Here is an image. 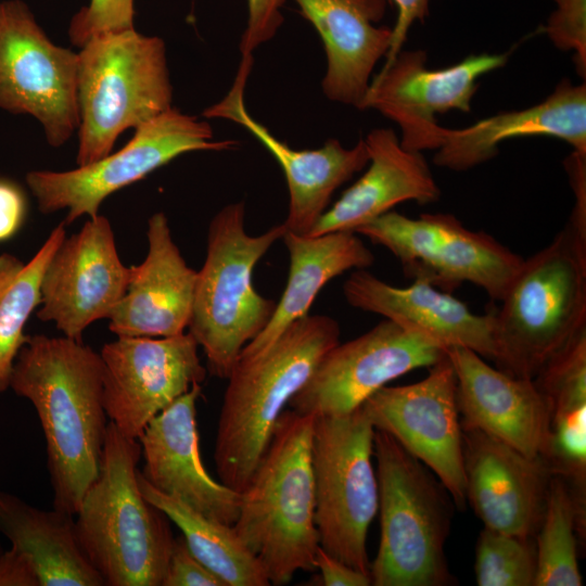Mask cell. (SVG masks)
Returning <instances> with one entry per match:
<instances>
[{"label": "cell", "mask_w": 586, "mask_h": 586, "mask_svg": "<svg viewBox=\"0 0 586 586\" xmlns=\"http://www.w3.org/2000/svg\"><path fill=\"white\" fill-rule=\"evenodd\" d=\"M387 249L412 280L451 293L464 282L501 301L524 258L483 231H473L451 214L410 218L390 211L355 231Z\"/></svg>", "instance_id": "cell-10"}, {"label": "cell", "mask_w": 586, "mask_h": 586, "mask_svg": "<svg viewBox=\"0 0 586 586\" xmlns=\"http://www.w3.org/2000/svg\"><path fill=\"white\" fill-rule=\"evenodd\" d=\"M364 140L369 153L368 169L327 208L308 235L355 232L402 202L429 204L441 198L422 153L403 148L393 129H373Z\"/></svg>", "instance_id": "cell-26"}, {"label": "cell", "mask_w": 586, "mask_h": 586, "mask_svg": "<svg viewBox=\"0 0 586 586\" xmlns=\"http://www.w3.org/2000/svg\"><path fill=\"white\" fill-rule=\"evenodd\" d=\"M73 517L0 491V534L33 562L41 586H105L81 550Z\"/></svg>", "instance_id": "cell-28"}, {"label": "cell", "mask_w": 586, "mask_h": 586, "mask_svg": "<svg viewBox=\"0 0 586 586\" xmlns=\"http://www.w3.org/2000/svg\"><path fill=\"white\" fill-rule=\"evenodd\" d=\"M27 215V200L14 181L0 178V242L12 239L22 228Z\"/></svg>", "instance_id": "cell-37"}, {"label": "cell", "mask_w": 586, "mask_h": 586, "mask_svg": "<svg viewBox=\"0 0 586 586\" xmlns=\"http://www.w3.org/2000/svg\"><path fill=\"white\" fill-rule=\"evenodd\" d=\"M207 122L173 107L136 128L117 152L65 171L31 170L25 181L43 214L67 209L64 224L99 214L112 193L146 177L177 156L201 150L232 149L233 140L214 141Z\"/></svg>", "instance_id": "cell-11"}, {"label": "cell", "mask_w": 586, "mask_h": 586, "mask_svg": "<svg viewBox=\"0 0 586 586\" xmlns=\"http://www.w3.org/2000/svg\"><path fill=\"white\" fill-rule=\"evenodd\" d=\"M140 458L139 441L109 421L98 477L75 514L81 550L106 586H162L175 539L141 492Z\"/></svg>", "instance_id": "cell-3"}, {"label": "cell", "mask_w": 586, "mask_h": 586, "mask_svg": "<svg viewBox=\"0 0 586 586\" xmlns=\"http://www.w3.org/2000/svg\"><path fill=\"white\" fill-rule=\"evenodd\" d=\"M282 240L290 255L286 286L268 324L239 357L263 353L291 323L309 315L315 297L331 279L351 269H366L374 262L372 252L353 231L302 235L285 230Z\"/></svg>", "instance_id": "cell-27"}, {"label": "cell", "mask_w": 586, "mask_h": 586, "mask_svg": "<svg viewBox=\"0 0 586 586\" xmlns=\"http://www.w3.org/2000/svg\"><path fill=\"white\" fill-rule=\"evenodd\" d=\"M507 61L504 53L471 54L448 67L430 69L424 50H402L371 80L362 110H375L397 124L406 150H437L445 127L436 116L454 110L469 113L480 78Z\"/></svg>", "instance_id": "cell-14"}, {"label": "cell", "mask_w": 586, "mask_h": 586, "mask_svg": "<svg viewBox=\"0 0 586 586\" xmlns=\"http://www.w3.org/2000/svg\"><path fill=\"white\" fill-rule=\"evenodd\" d=\"M10 388L34 406L46 441L53 508L75 515L98 477L109 426L100 353L66 336H28Z\"/></svg>", "instance_id": "cell-1"}, {"label": "cell", "mask_w": 586, "mask_h": 586, "mask_svg": "<svg viewBox=\"0 0 586 586\" xmlns=\"http://www.w3.org/2000/svg\"><path fill=\"white\" fill-rule=\"evenodd\" d=\"M545 31L560 50L573 51L579 75L586 69V0H568L549 16Z\"/></svg>", "instance_id": "cell-34"}, {"label": "cell", "mask_w": 586, "mask_h": 586, "mask_svg": "<svg viewBox=\"0 0 586 586\" xmlns=\"http://www.w3.org/2000/svg\"><path fill=\"white\" fill-rule=\"evenodd\" d=\"M2 551H3V549H2L1 544H0V555H1Z\"/></svg>", "instance_id": "cell-43"}, {"label": "cell", "mask_w": 586, "mask_h": 586, "mask_svg": "<svg viewBox=\"0 0 586 586\" xmlns=\"http://www.w3.org/2000/svg\"><path fill=\"white\" fill-rule=\"evenodd\" d=\"M374 432L359 407L346 415L315 416L311 438L319 546L366 574L370 569L367 533L379 507Z\"/></svg>", "instance_id": "cell-9"}, {"label": "cell", "mask_w": 586, "mask_h": 586, "mask_svg": "<svg viewBox=\"0 0 586 586\" xmlns=\"http://www.w3.org/2000/svg\"><path fill=\"white\" fill-rule=\"evenodd\" d=\"M462 438L466 499L484 527L535 537L552 476L545 460L479 430Z\"/></svg>", "instance_id": "cell-19"}, {"label": "cell", "mask_w": 586, "mask_h": 586, "mask_svg": "<svg viewBox=\"0 0 586 586\" xmlns=\"http://www.w3.org/2000/svg\"><path fill=\"white\" fill-rule=\"evenodd\" d=\"M146 237V257L130 267L127 290L109 318L117 336H175L191 319L198 271L183 259L164 213L149 218Z\"/></svg>", "instance_id": "cell-23"}, {"label": "cell", "mask_w": 586, "mask_h": 586, "mask_svg": "<svg viewBox=\"0 0 586 586\" xmlns=\"http://www.w3.org/2000/svg\"><path fill=\"white\" fill-rule=\"evenodd\" d=\"M315 566L321 573L324 586H369L371 577L326 552L320 546L315 556Z\"/></svg>", "instance_id": "cell-39"}, {"label": "cell", "mask_w": 586, "mask_h": 586, "mask_svg": "<svg viewBox=\"0 0 586 586\" xmlns=\"http://www.w3.org/2000/svg\"><path fill=\"white\" fill-rule=\"evenodd\" d=\"M143 496L173 522L192 555L225 586H269L270 582L256 557L233 530L195 511L182 500L153 488L140 474Z\"/></svg>", "instance_id": "cell-29"}, {"label": "cell", "mask_w": 586, "mask_h": 586, "mask_svg": "<svg viewBox=\"0 0 586 586\" xmlns=\"http://www.w3.org/2000/svg\"><path fill=\"white\" fill-rule=\"evenodd\" d=\"M446 355L456 373L462 429L482 431L528 457H540L548 410L534 380L493 368L467 347H448Z\"/></svg>", "instance_id": "cell-21"}, {"label": "cell", "mask_w": 586, "mask_h": 586, "mask_svg": "<svg viewBox=\"0 0 586 586\" xmlns=\"http://www.w3.org/2000/svg\"><path fill=\"white\" fill-rule=\"evenodd\" d=\"M586 513L565 480L552 474L542 523L535 535L537 570L534 586H581L577 535L585 536Z\"/></svg>", "instance_id": "cell-31"}, {"label": "cell", "mask_w": 586, "mask_h": 586, "mask_svg": "<svg viewBox=\"0 0 586 586\" xmlns=\"http://www.w3.org/2000/svg\"><path fill=\"white\" fill-rule=\"evenodd\" d=\"M393 3L397 10V16L394 26L392 27V37L388 51L385 55L387 66L392 63L395 56L402 51V47L406 41L407 35L416 22H424L429 15L430 0H386Z\"/></svg>", "instance_id": "cell-38"}, {"label": "cell", "mask_w": 586, "mask_h": 586, "mask_svg": "<svg viewBox=\"0 0 586 586\" xmlns=\"http://www.w3.org/2000/svg\"><path fill=\"white\" fill-rule=\"evenodd\" d=\"M135 0H90L72 18L68 35L81 47L93 36L133 28Z\"/></svg>", "instance_id": "cell-33"}, {"label": "cell", "mask_w": 586, "mask_h": 586, "mask_svg": "<svg viewBox=\"0 0 586 586\" xmlns=\"http://www.w3.org/2000/svg\"><path fill=\"white\" fill-rule=\"evenodd\" d=\"M315 416L289 407L249 485L241 492L233 530L260 562L270 585L297 571H314L319 537L315 523L311 438Z\"/></svg>", "instance_id": "cell-4"}, {"label": "cell", "mask_w": 586, "mask_h": 586, "mask_svg": "<svg viewBox=\"0 0 586 586\" xmlns=\"http://www.w3.org/2000/svg\"><path fill=\"white\" fill-rule=\"evenodd\" d=\"M545 136L560 139L573 151L586 153V85L559 82L542 102L517 111L501 112L460 129L445 128L433 162L440 167L464 171L494 158L504 141Z\"/></svg>", "instance_id": "cell-25"}, {"label": "cell", "mask_w": 586, "mask_h": 586, "mask_svg": "<svg viewBox=\"0 0 586 586\" xmlns=\"http://www.w3.org/2000/svg\"><path fill=\"white\" fill-rule=\"evenodd\" d=\"M252 65V54L242 55L231 89L207 107L203 116L237 123L271 153L283 170L289 189V213L283 225L288 231L308 235L327 211L334 191L368 165L367 145L360 139L347 149L339 140L330 139L319 149L295 150L277 139L246 110L244 90Z\"/></svg>", "instance_id": "cell-18"}, {"label": "cell", "mask_w": 586, "mask_h": 586, "mask_svg": "<svg viewBox=\"0 0 586 586\" xmlns=\"http://www.w3.org/2000/svg\"><path fill=\"white\" fill-rule=\"evenodd\" d=\"M77 68L78 54L54 44L25 2L0 1V109L35 117L54 148L79 126Z\"/></svg>", "instance_id": "cell-12"}, {"label": "cell", "mask_w": 586, "mask_h": 586, "mask_svg": "<svg viewBox=\"0 0 586 586\" xmlns=\"http://www.w3.org/2000/svg\"><path fill=\"white\" fill-rule=\"evenodd\" d=\"M537 570L535 537H520L484 527L475 548L479 586H534Z\"/></svg>", "instance_id": "cell-32"}, {"label": "cell", "mask_w": 586, "mask_h": 586, "mask_svg": "<svg viewBox=\"0 0 586 586\" xmlns=\"http://www.w3.org/2000/svg\"><path fill=\"white\" fill-rule=\"evenodd\" d=\"M445 355L431 339L384 318L362 335L332 347L289 408L313 416L349 413L392 380L430 368Z\"/></svg>", "instance_id": "cell-15"}, {"label": "cell", "mask_w": 586, "mask_h": 586, "mask_svg": "<svg viewBox=\"0 0 586 586\" xmlns=\"http://www.w3.org/2000/svg\"><path fill=\"white\" fill-rule=\"evenodd\" d=\"M244 218V203L238 202L222 207L211 220L188 326L206 356L209 373L221 379H228L243 347L265 329L277 306L254 289L252 276L286 229L282 222L250 235Z\"/></svg>", "instance_id": "cell-7"}, {"label": "cell", "mask_w": 586, "mask_h": 586, "mask_svg": "<svg viewBox=\"0 0 586 586\" xmlns=\"http://www.w3.org/2000/svg\"><path fill=\"white\" fill-rule=\"evenodd\" d=\"M494 310L498 368L534 380L586 329V237L569 224L523 264Z\"/></svg>", "instance_id": "cell-5"}, {"label": "cell", "mask_w": 586, "mask_h": 586, "mask_svg": "<svg viewBox=\"0 0 586 586\" xmlns=\"http://www.w3.org/2000/svg\"><path fill=\"white\" fill-rule=\"evenodd\" d=\"M380 543L373 586H448L445 544L455 504L436 475L388 433L374 432Z\"/></svg>", "instance_id": "cell-6"}, {"label": "cell", "mask_w": 586, "mask_h": 586, "mask_svg": "<svg viewBox=\"0 0 586 586\" xmlns=\"http://www.w3.org/2000/svg\"><path fill=\"white\" fill-rule=\"evenodd\" d=\"M346 302L420 332L443 348L461 346L497 361L494 310L474 314L462 301L433 285L413 280L406 288L391 285L366 269L344 282Z\"/></svg>", "instance_id": "cell-22"}, {"label": "cell", "mask_w": 586, "mask_h": 586, "mask_svg": "<svg viewBox=\"0 0 586 586\" xmlns=\"http://www.w3.org/2000/svg\"><path fill=\"white\" fill-rule=\"evenodd\" d=\"M198 348L190 332L167 337L117 336L106 343L100 356L109 421L123 435L138 440L154 417L205 380Z\"/></svg>", "instance_id": "cell-16"}, {"label": "cell", "mask_w": 586, "mask_h": 586, "mask_svg": "<svg viewBox=\"0 0 586 586\" xmlns=\"http://www.w3.org/2000/svg\"><path fill=\"white\" fill-rule=\"evenodd\" d=\"M129 278L130 267L120 260L111 222L98 214L65 237L52 255L41 281L37 317L82 342L91 323L110 318Z\"/></svg>", "instance_id": "cell-17"}, {"label": "cell", "mask_w": 586, "mask_h": 586, "mask_svg": "<svg viewBox=\"0 0 586 586\" xmlns=\"http://www.w3.org/2000/svg\"><path fill=\"white\" fill-rule=\"evenodd\" d=\"M320 36L327 56L326 97L362 110L371 74L386 55L392 27L377 26L386 0H294Z\"/></svg>", "instance_id": "cell-24"}, {"label": "cell", "mask_w": 586, "mask_h": 586, "mask_svg": "<svg viewBox=\"0 0 586 586\" xmlns=\"http://www.w3.org/2000/svg\"><path fill=\"white\" fill-rule=\"evenodd\" d=\"M0 586H41L33 562L10 547L0 555Z\"/></svg>", "instance_id": "cell-41"}, {"label": "cell", "mask_w": 586, "mask_h": 586, "mask_svg": "<svg viewBox=\"0 0 586 586\" xmlns=\"http://www.w3.org/2000/svg\"><path fill=\"white\" fill-rule=\"evenodd\" d=\"M162 586H225L188 548L175 537Z\"/></svg>", "instance_id": "cell-36"}, {"label": "cell", "mask_w": 586, "mask_h": 586, "mask_svg": "<svg viewBox=\"0 0 586 586\" xmlns=\"http://www.w3.org/2000/svg\"><path fill=\"white\" fill-rule=\"evenodd\" d=\"M78 54L76 163L109 155L116 139L171 107L173 87L162 38L135 27L86 41Z\"/></svg>", "instance_id": "cell-8"}, {"label": "cell", "mask_w": 586, "mask_h": 586, "mask_svg": "<svg viewBox=\"0 0 586 586\" xmlns=\"http://www.w3.org/2000/svg\"><path fill=\"white\" fill-rule=\"evenodd\" d=\"M360 407L375 430L388 433L436 475L457 509H466L457 380L447 355L431 366L429 374L421 381L385 385Z\"/></svg>", "instance_id": "cell-13"}, {"label": "cell", "mask_w": 586, "mask_h": 586, "mask_svg": "<svg viewBox=\"0 0 586 586\" xmlns=\"http://www.w3.org/2000/svg\"><path fill=\"white\" fill-rule=\"evenodd\" d=\"M284 0H247V22L240 41L242 55H250L271 40L283 23Z\"/></svg>", "instance_id": "cell-35"}, {"label": "cell", "mask_w": 586, "mask_h": 586, "mask_svg": "<svg viewBox=\"0 0 586 586\" xmlns=\"http://www.w3.org/2000/svg\"><path fill=\"white\" fill-rule=\"evenodd\" d=\"M552 1L556 3V5H558V4H561V3H563V2H565L568 0H552Z\"/></svg>", "instance_id": "cell-42"}, {"label": "cell", "mask_w": 586, "mask_h": 586, "mask_svg": "<svg viewBox=\"0 0 586 586\" xmlns=\"http://www.w3.org/2000/svg\"><path fill=\"white\" fill-rule=\"evenodd\" d=\"M65 227L62 221L53 228L27 263L9 253L0 254V394L10 388L15 359L28 337L25 324L40 305L42 277L66 237Z\"/></svg>", "instance_id": "cell-30"}, {"label": "cell", "mask_w": 586, "mask_h": 586, "mask_svg": "<svg viewBox=\"0 0 586 586\" xmlns=\"http://www.w3.org/2000/svg\"><path fill=\"white\" fill-rule=\"evenodd\" d=\"M339 322L307 315L263 353L239 357L228 377L214 461L219 481L241 493L251 482L282 412L322 357L340 343Z\"/></svg>", "instance_id": "cell-2"}, {"label": "cell", "mask_w": 586, "mask_h": 586, "mask_svg": "<svg viewBox=\"0 0 586 586\" xmlns=\"http://www.w3.org/2000/svg\"><path fill=\"white\" fill-rule=\"evenodd\" d=\"M201 384L154 417L138 438L144 466L141 476L155 489L227 525L239 515L241 493L214 480L200 454L196 402Z\"/></svg>", "instance_id": "cell-20"}, {"label": "cell", "mask_w": 586, "mask_h": 586, "mask_svg": "<svg viewBox=\"0 0 586 586\" xmlns=\"http://www.w3.org/2000/svg\"><path fill=\"white\" fill-rule=\"evenodd\" d=\"M575 193V206L569 225L582 235L586 237V154L577 151L564 162Z\"/></svg>", "instance_id": "cell-40"}]
</instances>
